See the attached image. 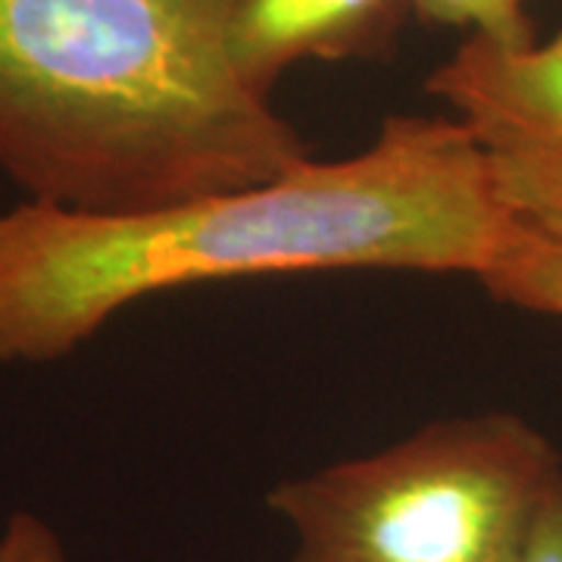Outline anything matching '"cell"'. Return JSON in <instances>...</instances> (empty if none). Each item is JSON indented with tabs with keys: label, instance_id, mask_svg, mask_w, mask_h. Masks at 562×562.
Listing matches in <instances>:
<instances>
[{
	"label": "cell",
	"instance_id": "obj_5",
	"mask_svg": "<svg viewBox=\"0 0 562 562\" xmlns=\"http://www.w3.org/2000/svg\"><path fill=\"white\" fill-rule=\"evenodd\" d=\"M409 0H244L232 50L250 85L272 94L306 60H382L397 47Z\"/></svg>",
	"mask_w": 562,
	"mask_h": 562
},
{
	"label": "cell",
	"instance_id": "obj_9",
	"mask_svg": "<svg viewBox=\"0 0 562 562\" xmlns=\"http://www.w3.org/2000/svg\"><path fill=\"white\" fill-rule=\"evenodd\" d=\"M525 562H562V475L543 503Z\"/></svg>",
	"mask_w": 562,
	"mask_h": 562
},
{
	"label": "cell",
	"instance_id": "obj_6",
	"mask_svg": "<svg viewBox=\"0 0 562 562\" xmlns=\"http://www.w3.org/2000/svg\"><path fill=\"white\" fill-rule=\"evenodd\" d=\"M479 281L494 301L562 319V232L519 222Z\"/></svg>",
	"mask_w": 562,
	"mask_h": 562
},
{
	"label": "cell",
	"instance_id": "obj_8",
	"mask_svg": "<svg viewBox=\"0 0 562 562\" xmlns=\"http://www.w3.org/2000/svg\"><path fill=\"white\" fill-rule=\"evenodd\" d=\"M0 562H69L60 535L35 513H13L0 531Z\"/></svg>",
	"mask_w": 562,
	"mask_h": 562
},
{
	"label": "cell",
	"instance_id": "obj_7",
	"mask_svg": "<svg viewBox=\"0 0 562 562\" xmlns=\"http://www.w3.org/2000/svg\"><path fill=\"white\" fill-rule=\"evenodd\" d=\"M409 16L441 29H460L465 38L491 41L513 50L538 41L525 0H409Z\"/></svg>",
	"mask_w": 562,
	"mask_h": 562
},
{
	"label": "cell",
	"instance_id": "obj_2",
	"mask_svg": "<svg viewBox=\"0 0 562 562\" xmlns=\"http://www.w3.org/2000/svg\"><path fill=\"white\" fill-rule=\"evenodd\" d=\"M244 0H0V172L29 203L138 213L310 160L244 79Z\"/></svg>",
	"mask_w": 562,
	"mask_h": 562
},
{
	"label": "cell",
	"instance_id": "obj_4",
	"mask_svg": "<svg viewBox=\"0 0 562 562\" xmlns=\"http://www.w3.org/2000/svg\"><path fill=\"white\" fill-rule=\"evenodd\" d=\"M425 88L475 138L513 216L562 232V32L519 50L462 38Z\"/></svg>",
	"mask_w": 562,
	"mask_h": 562
},
{
	"label": "cell",
	"instance_id": "obj_3",
	"mask_svg": "<svg viewBox=\"0 0 562 562\" xmlns=\"http://www.w3.org/2000/svg\"><path fill=\"white\" fill-rule=\"evenodd\" d=\"M560 475L535 425L479 413L284 479L269 509L294 531L291 562H525Z\"/></svg>",
	"mask_w": 562,
	"mask_h": 562
},
{
	"label": "cell",
	"instance_id": "obj_1",
	"mask_svg": "<svg viewBox=\"0 0 562 562\" xmlns=\"http://www.w3.org/2000/svg\"><path fill=\"white\" fill-rule=\"evenodd\" d=\"M453 116H391L341 160L138 213H0V362H50L150 294L322 269L482 279L519 228Z\"/></svg>",
	"mask_w": 562,
	"mask_h": 562
}]
</instances>
